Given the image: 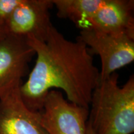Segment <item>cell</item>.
I'll return each instance as SVG.
<instances>
[{
    "instance_id": "obj_8",
    "label": "cell",
    "mask_w": 134,
    "mask_h": 134,
    "mask_svg": "<svg viewBox=\"0 0 134 134\" xmlns=\"http://www.w3.org/2000/svg\"><path fill=\"white\" fill-rule=\"evenodd\" d=\"M133 9V0H104L89 21L88 29L134 37Z\"/></svg>"
},
{
    "instance_id": "obj_3",
    "label": "cell",
    "mask_w": 134,
    "mask_h": 134,
    "mask_svg": "<svg viewBox=\"0 0 134 134\" xmlns=\"http://www.w3.org/2000/svg\"><path fill=\"white\" fill-rule=\"evenodd\" d=\"M77 38L86 45L92 55L99 57L100 80L106 79L134 60V37L88 29L81 30Z\"/></svg>"
},
{
    "instance_id": "obj_5",
    "label": "cell",
    "mask_w": 134,
    "mask_h": 134,
    "mask_svg": "<svg viewBox=\"0 0 134 134\" xmlns=\"http://www.w3.org/2000/svg\"><path fill=\"white\" fill-rule=\"evenodd\" d=\"M34 55L27 37L6 34L0 39V99L19 88Z\"/></svg>"
},
{
    "instance_id": "obj_7",
    "label": "cell",
    "mask_w": 134,
    "mask_h": 134,
    "mask_svg": "<svg viewBox=\"0 0 134 134\" xmlns=\"http://www.w3.org/2000/svg\"><path fill=\"white\" fill-rule=\"evenodd\" d=\"M0 134H48L42 124L41 113L27 108L19 88L0 99Z\"/></svg>"
},
{
    "instance_id": "obj_10",
    "label": "cell",
    "mask_w": 134,
    "mask_h": 134,
    "mask_svg": "<svg viewBox=\"0 0 134 134\" xmlns=\"http://www.w3.org/2000/svg\"><path fill=\"white\" fill-rule=\"evenodd\" d=\"M22 0H0V25L4 26L10 16Z\"/></svg>"
},
{
    "instance_id": "obj_4",
    "label": "cell",
    "mask_w": 134,
    "mask_h": 134,
    "mask_svg": "<svg viewBox=\"0 0 134 134\" xmlns=\"http://www.w3.org/2000/svg\"><path fill=\"white\" fill-rule=\"evenodd\" d=\"M40 113L48 134H86L89 109L68 101L60 91L48 92Z\"/></svg>"
},
{
    "instance_id": "obj_2",
    "label": "cell",
    "mask_w": 134,
    "mask_h": 134,
    "mask_svg": "<svg viewBox=\"0 0 134 134\" xmlns=\"http://www.w3.org/2000/svg\"><path fill=\"white\" fill-rule=\"evenodd\" d=\"M116 72L100 80L90 102L88 124L93 134H132L134 132V77L123 86Z\"/></svg>"
},
{
    "instance_id": "obj_12",
    "label": "cell",
    "mask_w": 134,
    "mask_h": 134,
    "mask_svg": "<svg viewBox=\"0 0 134 134\" xmlns=\"http://www.w3.org/2000/svg\"><path fill=\"white\" fill-rule=\"evenodd\" d=\"M86 134H93V132H92V130H91V128H90V125H88V124H87Z\"/></svg>"
},
{
    "instance_id": "obj_9",
    "label": "cell",
    "mask_w": 134,
    "mask_h": 134,
    "mask_svg": "<svg viewBox=\"0 0 134 134\" xmlns=\"http://www.w3.org/2000/svg\"><path fill=\"white\" fill-rule=\"evenodd\" d=\"M104 1V0H52L57 16L73 21L81 30L88 29L89 21Z\"/></svg>"
},
{
    "instance_id": "obj_11",
    "label": "cell",
    "mask_w": 134,
    "mask_h": 134,
    "mask_svg": "<svg viewBox=\"0 0 134 134\" xmlns=\"http://www.w3.org/2000/svg\"><path fill=\"white\" fill-rule=\"evenodd\" d=\"M6 34V31H5L4 26H1V25H0V39H1V38H3Z\"/></svg>"
},
{
    "instance_id": "obj_1",
    "label": "cell",
    "mask_w": 134,
    "mask_h": 134,
    "mask_svg": "<svg viewBox=\"0 0 134 134\" xmlns=\"http://www.w3.org/2000/svg\"><path fill=\"white\" fill-rule=\"evenodd\" d=\"M27 38L37 56L27 80L19 87L27 108L40 113L48 92L59 89L68 101L89 109L100 75L86 45L78 38L67 39L53 26L46 41Z\"/></svg>"
},
{
    "instance_id": "obj_6",
    "label": "cell",
    "mask_w": 134,
    "mask_h": 134,
    "mask_svg": "<svg viewBox=\"0 0 134 134\" xmlns=\"http://www.w3.org/2000/svg\"><path fill=\"white\" fill-rule=\"evenodd\" d=\"M53 7L52 0H22L4 25L6 34L46 41L53 26L50 14Z\"/></svg>"
}]
</instances>
